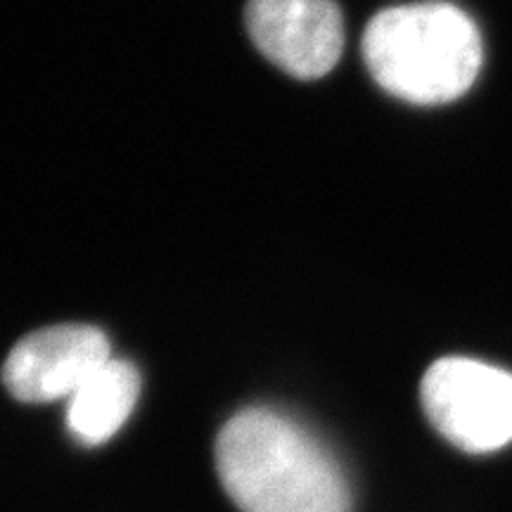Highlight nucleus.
Wrapping results in <instances>:
<instances>
[{"instance_id":"nucleus-3","label":"nucleus","mask_w":512,"mask_h":512,"mask_svg":"<svg viewBox=\"0 0 512 512\" xmlns=\"http://www.w3.org/2000/svg\"><path fill=\"white\" fill-rule=\"evenodd\" d=\"M427 418L453 446L491 453L512 441V373L475 358L432 363L420 384Z\"/></svg>"},{"instance_id":"nucleus-4","label":"nucleus","mask_w":512,"mask_h":512,"mask_svg":"<svg viewBox=\"0 0 512 512\" xmlns=\"http://www.w3.org/2000/svg\"><path fill=\"white\" fill-rule=\"evenodd\" d=\"M245 24L254 46L294 79H320L344 50V19L335 0H249Z\"/></svg>"},{"instance_id":"nucleus-1","label":"nucleus","mask_w":512,"mask_h":512,"mask_svg":"<svg viewBox=\"0 0 512 512\" xmlns=\"http://www.w3.org/2000/svg\"><path fill=\"white\" fill-rule=\"evenodd\" d=\"M214 456L223 489L242 512H351L335 456L271 408L233 415L216 437Z\"/></svg>"},{"instance_id":"nucleus-5","label":"nucleus","mask_w":512,"mask_h":512,"mask_svg":"<svg viewBox=\"0 0 512 512\" xmlns=\"http://www.w3.org/2000/svg\"><path fill=\"white\" fill-rule=\"evenodd\" d=\"M110 358V339L102 330L53 325L19 339L3 366V384L27 403L69 399Z\"/></svg>"},{"instance_id":"nucleus-6","label":"nucleus","mask_w":512,"mask_h":512,"mask_svg":"<svg viewBox=\"0 0 512 512\" xmlns=\"http://www.w3.org/2000/svg\"><path fill=\"white\" fill-rule=\"evenodd\" d=\"M138 394V368L124 358H110L67 399L69 432L86 446L105 444L131 418Z\"/></svg>"},{"instance_id":"nucleus-2","label":"nucleus","mask_w":512,"mask_h":512,"mask_svg":"<svg viewBox=\"0 0 512 512\" xmlns=\"http://www.w3.org/2000/svg\"><path fill=\"white\" fill-rule=\"evenodd\" d=\"M363 60L394 98L444 105L475 83L482 67V38L475 22L451 3L396 5L370 19Z\"/></svg>"}]
</instances>
